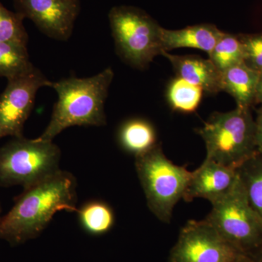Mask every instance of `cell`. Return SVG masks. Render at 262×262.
<instances>
[{"label":"cell","instance_id":"44dd1931","mask_svg":"<svg viewBox=\"0 0 262 262\" xmlns=\"http://www.w3.org/2000/svg\"><path fill=\"white\" fill-rule=\"evenodd\" d=\"M17 12H11L0 3V42H9L27 47L29 37L23 20Z\"/></svg>","mask_w":262,"mask_h":262},{"label":"cell","instance_id":"3957f363","mask_svg":"<svg viewBox=\"0 0 262 262\" xmlns=\"http://www.w3.org/2000/svg\"><path fill=\"white\" fill-rule=\"evenodd\" d=\"M255 133L251 108L238 106L227 113L212 114L198 130L206 144V159L235 170L258 152Z\"/></svg>","mask_w":262,"mask_h":262},{"label":"cell","instance_id":"9c48e42d","mask_svg":"<svg viewBox=\"0 0 262 262\" xmlns=\"http://www.w3.org/2000/svg\"><path fill=\"white\" fill-rule=\"evenodd\" d=\"M8 81L6 89L0 96V139L24 136V125L34 107L38 90L51 88L53 82L34 66Z\"/></svg>","mask_w":262,"mask_h":262},{"label":"cell","instance_id":"cb8c5ba5","mask_svg":"<svg viewBox=\"0 0 262 262\" xmlns=\"http://www.w3.org/2000/svg\"><path fill=\"white\" fill-rule=\"evenodd\" d=\"M256 103L261 104L260 108H262V72L259 73L257 87H256Z\"/></svg>","mask_w":262,"mask_h":262},{"label":"cell","instance_id":"d4e9b609","mask_svg":"<svg viewBox=\"0 0 262 262\" xmlns=\"http://www.w3.org/2000/svg\"><path fill=\"white\" fill-rule=\"evenodd\" d=\"M245 262H262V257L260 258H258V259L249 260V261H245Z\"/></svg>","mask_w":262,"mask_h":262},{"label":"cell","instance_id":"2e32d148","mask_svg":"<svg viewBox=\"0 0 262 262\" xmlns=\"http://www.w3.org/2000/svg\"><path fill=\"white\" fill-rule=\"evenodd\" d=\"M77 213L81 227L92 235L106 234L115 225V212L104 201L91 200L85 202Z\"/></svg>","mask_w":262,"mask_h":262},{"label":"cell","instance_id":"ffe728a7","mask_svg":"<svg viewBox=\"0 0 262 262\" xmlns=\"http://www.w3.org/2000/svg\"><path fill=\"white\" fill-rule=\"evenodd\" d=\"M34 67L27 47L9 42H0V77L7 79L25 73Z\"/></svg>","mask_w":262,"mask_h":262},{"label":"cell","instance_id":"6da1fadb","mask_svg":"<svg viewBox=\"0 0 262 262\" xmlns=\"http://www.w3.org/2000/svg\"><path fill=\"white\" fill-rule=\"evenodd\" d=\"M77 202L75 177L60 170L24 189L13 208L0 217V239L18 246L36 238L58 212H77Z\"/></svg>","mask_w":262,"mask_h":262},{"label":"cell","instance_id":"603a6c76","mask_svg":"<svg viewBox=\"0 0 262 262\" xmlns=\"http://www.w3.org/2000/svg\"><path fill=\"white\" fill-rule=\"evenodd\" d=\"M255 122H256L255 140H256V149L259 154L262 155V108H261L257 111Z\"/></svg>","mask_w":262,"mask_h":262},{"label":"cell","instance_id":"4fadbf2b","mask_svg":"<svg viewBox=\"0 0 262 262\" xmlns=\"http://www.w3.org/2000/svg\"><path fill=\"white\" fill-rule=\"evenodd\" d=\"M223 33L211 24H196L178 30L163 28L161 39L163 53L187 48L201 50L209 55Z\"/></svg>","mask_w":262,"mask_h":262},{"label":"cell","instance_id":"5b68a950","mask_svg":"<svg viewBox=\"0 0 262 262\" xmlns=\"http://www.w3.org/2000/svg\"><path fill=\"white\" fill-rule=\"evenodd\" d=\"M135 167L150 211L162 222L169 223L174 207L184 198L192 172L168 159L160 144L136 157Z\"/></svg>","mask_w":262,"mask_h":262},{"label":"cell","instance_id":"7c38bea8","mask_svg":"<svg viewBox=\"0 0 262 262\" xmlns=\"http://www.w3.org/2000/svg\"><path fill=\"white\" fill-rule=\"evenodd\" d=\"M173 66L177 77L198 86L208 94L222 91V72L209 58L205 59L194 55L178 56L165 52L162 54Z\"/></svg>","mask_w":262,"mask_h":262},{"label":"cell","instance_id":"52a82bcc","mask_svg":"<svg viewBox=\"0 0 262 262\" xmlns=\"http://www.w3.org/2000/svg\"><path fill=\"white\" fill-rule=\"evenodd\" d=\"M118 56L134 68L144 70L155 57L163 53V27L139 8L117 6L108 14Z\"/></svg>","mask_w":262,"mask_h":262},{"label":"cell","instance_id":"ac0fdd59","mask_svg":"<svg viewBox=\"0 0 262 262\" xmlns=\"http://www.w3.org/2000/svg\"><path fill=\"white\" fill-rule=\"evenodd\" d=\"M203 93L201 88L177 76L169 82L166 97L169 106L173 111L192 113L199 106Z\"/></svg>","mask_w":262,"mask_h":262},{"label":"cell","instance_id":"7402d4cb","mask_svg":"<svg viewBox=\"0 0 262 262\" xmlns=\"http://www.w3.org/2000/svg\"><path fill=\"white\" fill-rule=\"evenodd\" d=\"M238 36L244 47V63L260 73L262 72V33Z\"/></svg>","mask_w":262,"mask_h":262},{"label":"cell","instance_id":"277c9868","mask_svg":"<svg viewBox=\"0 0 262 262\" xmlns=\"http://www.w3.org/2000/svg\"><path fill=\"white\" fill-rule=\"evenodd\" d=\"M206 220L245 256L262 257V219L250 204L238 175L232 189L212 203Z\"/></svg>","mask_w":262,"mask_h":262},{"label":"cell","instance_id":"30bf717a","mask_svg":"<svg viewBox=\"0 0 262 262\" xmlns=\"http://www.w3.org/2000/svg\"><path fill=\"white\" fill-rule=\"evenodd\" d=\"M17 13L56 40L67 41L80 13V0H13Z\"/></svg>","mask_w":262,"mask_h":262},{"label":"cell","instance_id":"ba28073f","mask_svg":"<svg viewBox=\"0 0 262 262\" xmlns=\"http://www.w3.org/2000/svg\"><path fill=\"white\" fill-rule=\"evenodd\" d=\"M251 259L226 241L206 220H190L181 230L169 262H245Z\"/></svg>","mask_w":262,"mask_h":262},{"label":"cell","instance_id":"5bb4252c","mask_svg":"<svg viewBox=\"0 0 262 262\" xmlns=\"http://www.w3.org/2000/svg\"><path fill=\"white\" fill-rule=\"evenodd\" d=\"M222 73V91L232 96L238 107L252 108L256 104L259 72L251 70L243 63L230 67Z\"/></svg>","mask_w":262,"mask_h":262},{"label":"cell","instance_id":"9a60e30c","mask_svg":"<svg viewBox=\"0 0 262 262\" xmlns=\"http://www.w3.org/2000/svg\"><path fill=\"white\" fill-rule=\"evenodd\" d=\"M119 145L128 154L138 157L158 145L157 133L152 124L145 119L131 118L117 131Z\"/></svg>","mask_w":262,"mask_h":262},{"label":"cell","instance_id":"e0dca14e","mask_svg":"<svg viewBox=\"0 0 262 262\" xmlns=\"http://www.w3.org/2000/svg\"><path fill=\"white\" fill-rule=\"evenodd\" d=\"M237 172L250 204L262 219V155H253Z\"/></svg>","mask_w":262,"mask_h":262},{"label":"cell","instance_id":"8992f818","mask_svg":"<svg viewBox=\"0 0 262 262\" xmlns=\"http://www.w3.org/2000/svg\"><path fill=\"white\" fill-rule=\"evenodd\" d=\"M61 152L53 141L13 138L0 148V187L27 189L59 171Z\"/></svg>","mask_w":262,"mask_h":262},{"label":"cell","instance_id":"7a4b0ae2","mask_svg":"<svg viewBox=\"0 0 262 262\" xmlns=\"http://www.w3.org/2000/svg\"><path fill=\"white\" fill-rule=\"evenodd\" d=\"M113 78V70L108 67L88 78L71 77L53 82L51 88L56 91L58 100L48 126L37 139L53 141L62 131L75 125H106L105 101Z\"/></svg>","mask_w":262,"mask_h":262},{"label":"cell","instance_id":"484cf974","mask_svg":"<svg viewBox=\"0 0 262 262\" xmlns=\"http://www.w3.org/2000/svg\"><path fill=\"white\" fill-rule=\"evenodd\" d=\"M1 212H2L1 204H0V217H1Z\"/></svg>","mask_w":262,"mask_h":262},{"label":"cell","instance_id":"8fae6325","mask_svg":"<svg viewBox=\"0 0 262 262\" xmlns=\"http://www.w3.org/2000/svg\"><path fill=\"white\" fill-rule=\"evenodd\" d=\"M237 179L235 169L206 159L192 172L183 199L191 202L195 198H203L212 204L232 189Z\"/></svg>","mask_w":262,"mask_h":262},{"label":"cell","instance_id":"d6986e66","mask_svg":"<svg viewBox=\"0 0 262 262\" xmlns=\"http://www.w3.org/2000/svg\"><path fill=\"white\" fill-rule=\"evenodd\" d=\"M208 56L221 72L244 63V47L238 34L224 32Z\"/></svg>","mask_w":262,"mask_h":262}]
</instances>
